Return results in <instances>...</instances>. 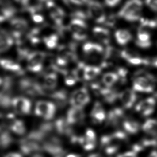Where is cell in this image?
<instances>
[{"label":"cell","mask_w":157,"mask_h":157,"mask_svg":"<svg viewBox=\"0 0 157 157\" xmlns=\"http://www.w3.org/2000/svg\"><path fill=\"white\" fill-rule=\"evenodd\" d=\"M143 7L141 0H129L121 9L118 14L127 21L135 22L141 18Z\"/></svg>","instance_id":"obj_2"},{"label":"cell","mask_w":157,"mask_h":157,"mask_svg":"<svg viewBox=\"0 0 157 157\" xmlns=\"http://www.w3.org/2000/svg\"><path fill=\"white\" fill-rule=\"evenodd\" d=\"M121 55L123 59L132 65H146V58L141 57L138 53L131 50L125 49L122 51L121 53Z\"/></svg>","instance_id":"obj_18"},{"label":"cell","mask_w":157,"mask_h":157,"mask_svg":"<svg viewBox=\"0 0 157 157\" xmlns=\"http://www.w3.org/2000/svg\"><path fill=\"white\" fill-rule=\"evenodd\" d=\"M20 91L31 96L43 95L42 86L29 78L21 79L18 83Z\"/></svg>","instance_id":"obj_7"},{"label":"cell","mask_w":157,"mask_h":157,"mask_svg":"<svg viewBox=\"0 0 157 157\" xmlns=\"http://www.w3.org/2000/svg\"><path fill=\"white\" fill-rule=\"evenodd\" d=\"M142 129L148 135L156 136L157 135V121L152 119L147 120L143 124Z\"/></svg>","instance_id":"obj_29"},{"label":"cell","mask_w":157,"mask_h":157,"mask_svg":"<svg viewBox=\"0 0 157 157\" xmlns=\"http://www.w3.org/2000/svg\"><path fill=\"white\" fill-rule=\"evenodd\" d=\"M50 12L51 17L57 25H61L64 17V12L53 2L48 1L46 4Z\"/></svg>","instance_id":"obj_20"},{"label":"cell","mask_w":157,"mask_h":157,"mask_svg":"<svg viewBox=\"0 0 157 157\" xmlns=\"http://www.w3.org/2000/svg\"><path fill=\"white\" fill-rule=\"evenodd\" d=\"M49 91L47 93V95H48L51 97L53 99L58 103L59 106H63L66 104L67 100V94L66 91L63 90L59 91Z\"/></svg>","instance_id":"obj_28"},{"label":"cell","mask_w":157,"mask_h":157,"mask_svg":"<svg viewBox=\"0 0 157 157\" xmlns=\"http://www.w3.org/2000/svg\"><path fill=\"white\" fill-rule=\"evenodd\" d=\"M0 67L3 70L17 75H22L24 71L21 65L12 59L0 58Z\"/></svg>","instance_id":"obj_17"},{"label":"cell","mask_w":157,"mask_h":157,"mask_svg":"<svg viewBox=\"0 0 157 157\" xmlns=\"http://www.w3.org/2000/svg\"><path fill=\"white\" fill-rule=\"evenodd\" d=\"M3 82V79H2V78L0 77V86H1Z\"/></svg>","instance_id":"obj_54"},{"label":"cell","mask_w":157,"mask_h":157,"mask_svg":"<svg viewBox=\"0 0 157 157\" xmlns=\"http://www.w3.org/2000/svg\"><path fill=\"white\" fill-rule=\"evenodd\" d=\"M98 95H101L104 100L109 103H113L119 96V95L116 91L108 87L101 88Z\"/></svg>","instance_id":"obj_30"},{"label":"cell","mask_w":157,"mask_h":157,"mask_svg":"<svg viewBox=\"0 0 157 157\" xmlns=\"http://www.w3.org/2000/svg\"><path fill=\"white\" fill-rule=\"evenodd\" d=\"M46 53L41 51H32L27 57V69L32 73H39L42 70Z\"/></svg>","instance_id":"obj_6"},{"label":"cell","mask_w":157,"mask_h":157,"mask_svg":"<svg viewBox=\"0 0 157 157\" xmlns=\"http://www.w3.org/2000/svg\"><path fill=\"white\" fill-rule=\"evenodd\" d=\"M101 71V69L98 66L86 65L84 79L87 81L92 80L100 73Z\"/></svg>","instance_id":"obj_33"},{"label":"cell","mask_w":157,"mask_h":157,"mask_svg":"<svg viewBox=\"0 0 157 157\" xmlns=\"http://www.w3.org/2000/svg\"><path fill=\"white\" fill-rule=\"evenodd\" d=\"M6 128L18 135H23L26 132V127L23 121L17 119L14 115L12 113L6 116Z\"/></svg>","instance_id":"obj_13"},{"label":"cell","mask_w":157,"mask_h":157,"mask_svg":"<svg viewBox=\"0 0 157 157\" xmlns=\"http://www.w3.org/2000/svg\"><path fill=\"white\" fill-rule=\"evenodd\" d=\"M13 137L6 129L0 133V147L2 148H7L13 143Z\"/></svg>","instance_id":"obj_34"},{"label":"cell","mask_w":157,"mask_h":157,"mask_svg":"<svg viewBox=\"0 0 157 157\" xmlns=\"http://www.w3.org/2000/svg\"><path fill=\"white\" fill-rule=\"evenodd\" d=\"M90 101L88 91L85 87L81 88L75 91L71 96L70 102L72 107L83 109L84 106Z\"/></svg>","instance_id":"obj_10"},{"label":"cell","mask_w":157,"mask_h":157,"mask_svg":"<svg viewBox=\"0 0 157 157\" xmlns=\"http://www.w3.org/2000/svg\"><path fill=\"white\" fill-rule=\"evenodd\" d=\"M42 149L52 157H64L66 154L60 140L51 134L44 138L42 142Z\"/></svg>","instance_id":"obj_5"},{"label":"cell","mask_w":157,"mask_h":157,"mask_svg":"<svg viewBox=\"0 0 157 157\" xmlns=\"http://www.w3.org/2000/svg\"><path fill=\"white\" fill-rule=\"evenodd\" d=\"M10 30L15 43L24 39L28 32L29 24L27 20L22 17H14L9 21Z\"/></svg>","instance_id":"obj_4"},{"label":"cell","mask_w":157,"mask_h":157,"mask_svg":"<svg viewBox=\"0 0 157 157\" xmlns=\"http://www.w3.org/2000/svg\"><path fill=\"white\" fill-rule=\"evenodd\" d=\"M70 1L72 3L78 6L83 5L88 2V0H70Z\"/></svg>","instance_id":"obj_49"},{"label":"cell","mask_w":157,"mask_h":157,"mask_svg":"<svg viewBox=\"0 0 157 157\" xmlns=\"http://www.w3.org/2000/svg\"><path fill=\"white\" fill-rule=\"evenodd\" d=\"M58 84V77L57 74L54 73H50L47 74L44 78L43 88L48 91L53 90Z\"/></svg>","instance_id":"obj_26"},{"label":"cell","mask_w":157,"mask_h":157,"mask_svg":"<svg viewBox=\"0 0 157 157\" xmlns=\"http://www.w3.org/2000/svg\"><path fill=\"white\" fill-rule=\"evenodd\" d=\"M123 116L124 112L121 109L116 108L112 110L108 113L107 124L112 126L117 125Z\"/></svg>","instance_id":"obj_25"},{"label":"cell","mask_w":157,"mask_h":157,"mask_svg":"<svg viewBox=\"0 0 157 157\" xmlns=\"http://www.w3.org/2000/svg\"><path fill=\"white\" fill-rule=\"evenodd\" d=\"M4 157H23L20 154L17 153H11L6 155Z\"/></svg>","instance_id":"obj_50"},{"label":"cell","mask_w":157,"mask_h":157,"mask_svg":"<svg viewBox=\"0 0 157 157\" xmlns=\"http://www.w3.org/2000/svg\"><path fill=\"white\" fill-rule=\"evenodd\" d=\"M88 157H102L100 155L98 154H91Z\"/></svg>","instance_id":"obj_53"},{"label":"cell","mask_w":157,"mask_h":157,"mask_svg":"<svg viewBox=\"0 0 157 157\" xmlns=\"http://www.w3.org/2000/svg\"><path fill=\"white\" fill-rule=\"evenodd\" d=\"M147 157H157V151L154 150L149 154Z\"/></svg>","instance_id":"obj_51"},{"label":"cell","mask_w":157,"mask_h":157,"mask_svg":"<svg viewBox=\"0 0 157 157\" xmlns=\"http://www.w3.org/2000/svg\"><path fill=\"white\" fill-rule=\"evenodd\" d=\"M69 29L73 37L76 40H84L87 37V26L82 19L79 18L72 19L69 25Z\"/></svg>","instance_id":"obj_8"},{"label":"cell","mask_w":157,"mask_h":157,"mask_svg":"<svg viewBox=\"0 0 157 157\" xmlns=\"http://www.w3.org/2000/svg\"><path fill=\"white\" fill-rule=\"evenodd\" d=\"M76 143H78L86 151H89L95 148L96 145V141L90 140L85 136L77 137Z\"/></svg>","instance_id":"obj_35"},{"label":"cell","mask_w":157,"mask_h":157,"mask_svg":"<svg viewBox=\"0 0 157 157\" xmlns=\"http://www.w3.org/2000/svg\"><path fill=\"white\" fill-rule=\"evenodd\" d=\"M88 12L90 17L97 23H102L106 20V14L104 8L98 1H90L89 2Z\"/></svg>","instance_id":"obj_11"},{"label":"cell","mask_w":157,"mask_h":157,"mask_svg":"<svg viewBox=\"0 0 157 157\" xmlns=\"http://www.w3.org/2000/svg\"><path fill=\"white\" fill-rule=\"evenodd\" d=\"M29 12L30 14L31 19L35 23H41L44 20V16L40 11V9L36 7H29Z\"/></svg>","instance_id":"obj_37"},{"label":"cell","mask_w":157,"mask_h":157,"mask_svg":"<svg viewBox=\"0 0 157 157\" xmlns=\"http://www.w3.org/2000/svg\"><path fill=\"white\" fill-rule=\"evenodd\" d=\"M145 3L152 11L157 12V0H145Z\"/></svg>","instance_id":"obj_42"},{"label":"cell","mask_w":157,"mask_h":157,"mask_svg":"<svg viewBox=\"0 0 157 157\" xmlns=\"http://www.w3.org/2000/svg\"><path fill=\"white\" fill-rule=\"evenodd\" d=\"M14 2L23 8H27L29 6L31 0H13Z\"/></svg>","instance_id":"obj_45"},{"label":"cell","mask_w":157,"mask_h":157,"mask_svg":"<svg viewBox=\"0 0 157 157\" xmlns=\"http://www.w3.org/2000/svg\"><path fill=\"white\" fill-rule=\"evenodd\" d=\"M93 33L94 36L98 40L104 44H108L110 41V34L108 29L96 27L93 28Z\"/></svg>","instance_id":"obj_24"},{"label":"cell","mask_w":157,"mask_h":157,"mask_svg":"<svg viewBox=\"0 0 157 157\" xmlns=\"http://www.w3.org/2000/svg\"><path fill=\"white\" fill-rule=\"evenodd\" d=\"M137 77L133 83V90L141 93H151L154 91L155 86V79L152 75L147 72H137Z\"/></svg>","instance_id":"obj_3"},{"label":"cell","mask_w":157,"mask_h":157,"mask_svg":"<svg viewBox=\"0 0 157 157\" xmlns=\"http://www.w3.org/2000/svg\"><path fill=\"white\" fill-rule=\"evenodd\" d=\"M119 97L124 107L127 109L132 107L137 99L135 91L130 89H126L122 91L119 94Z\"/></svg>","instance_id":"obj_19"},{"label":"cell","mask_w":157,"mask_h":157,"mask_svg":"<svg viewBox=\"0 0 157 157\" xmlns=\"http://www.w3.org/2000/svg\"><path fill=\"white\" fill-rule=\"evenodd\" d=\"M121 0H105V3L108 6L113 7L117 5L121 2Z\"/></svg>","instance_id":"obj_48"},{"label":"cell","mask_w":157,"mask_h":157,"mask_svg":"<svg viewBox=\"0 0 157 157\" xmlns=\"http://www.w3.org/2000/svg\"><path fill=\"white\" fill-rule=\"evenodd\" d=\"M14 43V39L10 31L0 28V54L9 51Z\"/></svg>","instance_id":"obj_15"},{"label":"cell","mask_w":157,"mask_h":157,"mask_svg":"<svg viewBox=\"0 0 157 157\" xmlns=\"http://www.w3.org/2000/svg\"><path fill=\"white\" fill-rule=\"evenodd\" d=\"M6 128V116L0 113V133L5 130Z\"/></svg>","instance_id":"obj_43"},{"label":"cell","mask_w":157,"mask_h":157,"mask_svg":"<svg viewBox=\"0 0 157 157\" xmlns=\"http://www.w3.org/2000/svg\"><path fill=\"white\" fill-rule=\"evenodd\" d=\"M117 157H137V156L136 155V152L133 151L125 152L123 154L118 155Z\"/></svg>","instance_id":"obj_47"},{"label":"cell","mask_w":157,"mask_h":157,"mask_svg":"<svg viewBox=\"0 0 157 157\" xmlns=\"http://www.w3.org/2000/svg\"><path fill=\"white\" fill-rule=\"evenodd\" d=\"M66 157H82L81 155L77 154H70L68 155Z\"/></svg>","instance_id":"obj_52"},{"label":"cell","mask_w":157,"mask_h":157,"mask_svg":"<svg viewBox=\"0 0 157 157\" xmlns=\"http://www.w3.org/2000/svg\"><path fill=\"white\" fill-rule=\"evenodd\" d=\"M146 65H151L157 67V57L146 58Z\"/></svg>","instance_id":"obj_46"},{"label":"cell","mask_w":157,"mask_h":157,"mask_svg":"<svg viewBox=\"0 0 157 157\" xmlns=\"http://www.w3.org/2000/svg\"><path fill=\"white\" fill-rule=\"evenodd\" d=\"M11 91L4 90H0V108H8L12 106L13 98L11 96Z\"/></svg>","instance_id":"obj_31"},{"label":"cell","mask_w":157,"mask_h":157,"mask_svg":"<svg viewBox=\"0 0 157 157\" xmlns=\"http://www.w3.org/2000/svg\"><path fill=\"white\" fill-rule=\"evenodd\" d=\"M58 37L57 35L52 34L48 37H45L43 39V41L47 48L53 49L56 48L58 45Z\"/></svg>","instance_id":"obj_38"},{"label":"cell","mask_w":157,"mask_h":157,"mask_svg":"<svg viewBox=\"0 0 157 157\" xmlns=\"http://www.w3.org/2000/svg\"><path fill=\"white\" fill-rule=\"evenodd\" d=\"M86 136L88 139L92 141H96V134L93 130L88 129L86 130Z\"/></svg>","instance_id":"obj_44"},{"label":"cell","mask_w":157,"mask_h":157,"mask_svg":"<svg viewBox=\"0 0 157 157\" xmlns=\"http://www.w3.org/2000/svg\"><path fill=\"white\" fill-rule=\"evenodd\" d=\"M120 145H110L104 147L105 153L108 155H114L119 150Z\"/></svg>","instance_id":"obj_40"},{"label":"cell","mask_w":157,"mask_h":157,"mask_svg":"<svg viewBox=\"0 0 157 157\" xmlns=\"http://www.w3.org/2000/svg\"><path fill=\"white\" fill-rule=\"evenodd\" d=\"M124 129L128 133L135 134L139 131L140 129V125L139 123L134 120H126L123 123Z\"/></svg>","instance_id":"obj_32"},{"label":"cell","mask_w":157,"mask_h":157,"mask_svg":"<svg viewBox=\"0 0 157 157\" xmlns=\"http://www.w3.org/2000/svg\"><path fill=\"white\" fill-rule=\"evenodd\" d=\"M156 101L153 97H149L140 101L136 106V111L142 116L147 117L155 111Z\"/></svg>","instance_id":"obj_14"},{"label":"cell","mask_w":157,"mask_h":157,"mask_svg":"<svg viewBox=\"0 0 157 157\" xmlns=\"http://www.w3.org/2000/svg\"><path fill=\"white\" fill-rule=\"evenodd\" d=\"M54 125L55 130L59 134L70 136V138L74 135L71 124L68 122L67 120L63 118L58 119L55 122Z\"/></svg>","instance_id":"obj_22"},{"label":"cell","mask_w":157,"mask_h":157,"mask_svg":"<svg viewBox=\"0 0 157 157\" xmlns=\"http://www.w3.org/2000/svg\"><path fill=\"white\" fill-rule=\"evenodd\" d=\"M56 111V106L52 102L40 100L36 104L35 112L37 116L50 120L53 118Z\"/></svg>","instance_id":"obj_9"},{"label":"cell","mask_w":157,"mask_h":157,"mask_svg":"<svg viewBox=\"0 0 157 157\" xmlns=\"http://www.w3.org/2000/svg\"><path fill=\"white\" fill-rule=\"evenodd\" d=\"M85 117L83 109L72 107L67 112L66 120L71 125L81 123L85 120Z\"/></svg>","instance_id":"obj_21"},{"label":"cell","mask_w":157,"mask_h":157,"mask_svg":"<svg viewBox=\"0 0 157 157\" xmlns=\"http://www.w3.org/2000/svg\"><path fill=\"white\" fill-rule=\"evenodd\" d=\"M83 51L87 56H97L103 53V49L100 44L89 42L83 45Z\"/></svg>","instance_id":"obj_23"},{"label":"cell","mask_w":157,"mask_h":157,"mask_svg":"<svg viewBox=\"0 0 157 157\" xmlns=\"http://www.w3.org/2000/svg\"><path fill=\"white\" fill-rule=\"evenodd\" d=\"M65 76L64 81L66 85L68 86H72L76 84L77 80L72 73L71 74L67 73Z\"/></svg>","instance_id":"obj_41"},{"label":"cell","mask_w":157,"mask_h":157,"mask_svg":"<svg viewBox=\"0 0 157 157\" xmlns=\"http://www.w3.org/2000/svg\"><path fill=\"white\" fill-rule=\"evenodd\" d=\"M86 65L83 63H80L78 67L72 72L77 81H81L84 80L85 76V69Z\"/></svg>","instance_id":"obj_39"},{"label":"cell","mask_w":157,"mask_h":157,"mask_svg":"<svg viewBox=\"0 0 157 157\" xmlns=\"http://www.w3.org/2000/svg\"><path fill=\"white\" fill-rule=\"evenodd\" d=\"M119 80L117 73H108L103 75L102 81L107 87L109 88L114 85Z\"/></svg>","instance_id":"obj_36"},{"label":"cell","mask_w":157,"mask_h":157,"mask_svg":"<svg viewBox=\"0 0 157 157\" xmlns=\"http://www.w3.org/2000/svg\"><path fill=\"white\" fill-rule=\"evenodd\" d=\"M43 134L39 130H35L21 139L19 142V148L22 154L25 155H29L33 153L43 151Z\"/></svg>","instance_id":"obj_1"},{"label":"cell","mask_w":157,"mask_h":157,"mask_svg":"<svg viewBox=\"0 0 157 157\" xmlns=\"http://www.w3.org/2000/svg\"><path fill=\"white\" fill-rule=\"evenodd\" d=\"M32 157H43L42 156L40 155H38V154H36V155H34Z\"/></svg>","instance_id":"obj_55"},{"label":"cell","mask_w":157,"mask_h":157,"mask_svg":"<svg viewBox=\"0 0 157 157\" xmlns=\"http://www.w3.org/2000/svg\"><path fill=\"white\" fill-rule=\"evenodd\" d=\"M31 106V101L27 98L18 96L13 98L12 107L17 113L20 115L30 114Z\"/></svg>","instance_id":"obj_12"},{"label":"cell","mask_w":157,"mask_h":157,"mask_svg":"<svg viewBox=\"0 0 157 157\" xmlns=\"http://www.w3.org/2000/svg\"><path fill=\"white\" fill-rule=\"evenodd\" d=\"M115 37L116 41L120 45H125L131 41L132 37L128 30L120 29L115 32Z\"/></svg>","instance_id":"obj_27"},{"label":"cell","mask_w":157,"mask_h":157,"mask_svg":"<svg viewBox=\"0 0 157 157\" xmlns=\"http://www.w3.org/2000/svg\"><path fill=\"white\" fill-rule=\"evenodd\" d=\"M136 44L142 49L150 48L152 45V41L150 32L146 27L140 26L137 33Z\"/></svg>","instance_id":"obj_16"}]
</instances>
